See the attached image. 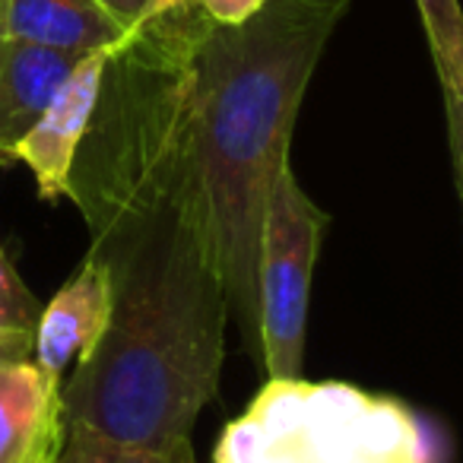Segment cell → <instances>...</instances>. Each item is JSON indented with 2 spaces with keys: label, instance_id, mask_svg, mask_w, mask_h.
Here are the masks:
<instances>
[{
  "label": "cell",
  "instance_id": "6da1fadb",
  "mask_svg": "<svg viewBox=\"0 0 463 463\" xmlns=\"http://www.w3.org/2000/svg\"><path fill=\"white\" fill-rule=\"evenodd\" d=\"M349 0H267L222 26L165 0L109 58L102 102L178 159L203 203L232 311L260 353L258 251L298 109Z\"/></svg>",
  "mask_w": 463,
  "mask_h": 463
},
{
  "label": "cell",
  "instance_id": "7a4b0ae2",
  "mask_svg": "<svg viewBox=\"0 0 463 463\" xmlns=\"http://www.w3.org/2000/svg\"><path fill=\"white\" fill-rule=\"evenodd\" d=\"M80 213L115 311L96 353L64 378V422L121 444L191 438L216 397L232 315L206 219L168 191L111 194Z\"/></svg>",
  "mask_w": 463,
  "mask_h": 463
},
{
  "label": "cell",
  "instance_id": "3957f363",
  "mask_svg": "<svg viewBox=\"0 0 463 463\" xmlns=\"http://www.w3.org/2000/svg\"><path fill=\"white\" fill-rule=\"evenodd\" d=\"M216 463H429V444L400 400L292 378L267 381L222 431Z\"/></svg>",
  "mask_w": 463,
  "mask_h": 463
},
{
  "label": "cell",
  "instance_id": "277c9868",
  "mask_svg": "<svg viewBox=\"0 0 463 463\" xmlns=\"http://www.w3.org/2000/svg\"><path fill=\"white\" fill-rule=\"evenodd\" d=\"M327 222L286 165L267 203L258 251V355L267 381L302 378L311 273Z\"/></svg>",
  "mask_w": 463,
  "mask_h": 463
},
{
  "label": "cell",
  "instance_id": "5b68a950",
  "mask_svg": "<svg viewBox=\"0 0 463 463\" xmlns=\"http://www.w3.org/2000/svg\"><path fill=\"white\" fill-rule=\"evenodd\" d=\"M115 52H92L73 67L71 77L61 83L48 109L39 121L29 128V134L10 149V159L23 162L33 172L39 197L48 203L71 200V175L77 153L90 134L92 115H96L102 80L109 58Z\"/></svg>",
  "mask_w": 463,
  "mask_h": 463
},
{
  "label": "cell",
  "instance_id": "8992f818",
  "mask_svg": "<svg viewBox=\"0 0 463 463\" xmlns=\"http://www.w3.org/2000/svg\"><path fill=\"white\" fill-rule=\"evenodd\" d=\"M111 311H115V289L109 267L86 254L83 267L42 308L33 346L35 362L64 384L67 374L83 365L105 340Z\"/></svg>",
  "mask_w": 463,
  "mask_h": 463
},
{
  "label": "cell",
  "instance_id": "52a82bcc",
  "mask_svg": "<svg viewBox=\"0 0 463 463\" xmlns=\"http://www.w3.org/2000/svg\"><path fill=\"white\" fill-rule=\"evenodd\" d=\"M61 381L35 355H0V463H54L64 444Z\"/></svg>",
  "mask_w": 463,
  "mask_h": 463
},
{
  "label": "cell",
  "instance_id": "ba28073f",
  "mask_svg": "<svg viewBox=\"0 0 463 463\" xmlns=\"http://www.w3.org/2000/svg\"><path fill=\"white\" fill-rule=\"evenodd\" d=\"M86 54L58 52L0 35V162L29 134Z\"/></svg>",
  "mask_w": 463,
  "mask_h": 463
},
{
  "label": "cell",
  "instance_id": "9c48e42d",
  "mask_svg": "<svg viewBox=\"0 0 463 463\" xmlns=\"http://www.w3.org/2000/svg\"><path fill=\"white\" fill-rule=\"evenodd\" d=\"M0 35L58 52H118L124 29L99 0H0Z\"/></svg>",
  "mask_w": 463,
  "mask_h": 463
},
{
  "label": "cell",
  "instance_id": "30bf717a",
  "mask_svg": "<svg viewBox=\"0 0 463 463\" xmlns=\"http://www.w3.org/2000/svg\"><path fill=\"white\" fill-rule=\"evenodd\" d=\"M54 463H197L191 438L172 444H121L96 431L67 425L64 444Z\"/></svg>",
  "mask_w": 463,
  "mask_h": 463
},
{
  "label": "cell",
  "instance_id": "8fae6325",
  "mask_svg": "<svg viewBox=\"0 0 463 463\" xmlns=\"http://www.w3.org/2000/svg\"><path fill=\"white\" fill-rule=\"evenodd\" d=\"M444 96L463 99V7L460 0H416Z\"/></svg>",
  "mask_w": 463,
  "mask_h": 463
},
{
  "label": "cell",
  "instance_id": "7c38bea8",
  "mask_svg": "<svg viewBox=\"0 0 463 463\" xmlns=\"http://www.w3.org/2000/svg\"><path fill=\"white\" fill-rule=\"evenodd\" d=\"M39 315L42 305L26 289L0 245V355H33Z\"/></svg>",
  "mask_w": 463,
  "mask_h": 463
},
{
  "label": "cell",
  "instance_id": "4fadbf2b",
  "mask_svg": "<svg viewBox=\"0 0 463 463\" xmlns=\"http://www.w3.org/2000/svg\"><path fill=\"white\" fill-rule=\"evenodd\" d=\"M206 16H213L222 26H239V23L251 20L267 0H197Z\"/></svg>",
  "mask_w": 463,
  "mask_h": 463
},
{
  "label": "cell",
  "instance_id": "5bb4252c",
  "mask_svg": "<svg viewBox=\"0 0 463 463\" xmlns=\"http://www.w3.org/2000/svg\"><path fill=\"white\" fill-rule=\"evenodd\" d=\"M99 4H102L124 29H137L149 14H156L165 0H99Z\"/></svg>",
  "mask_w": 463,
  "mask_h": 463
},
{
  "label": "cell",
  "instance_id": "9a60e30c",
  "mask_svg": "<svg viewBox=\"0 0 463 463\" xmlns=\"http://www.w3.org/2000/svg\"><path fill=\"white\" fill-rule=\"evenodd\" d=\"M444 111H448L450 156H454V168H457V178H460V194H463V99L444 96Z\"/></svg>",
  "mask_w": 463,
  "mask_h": 463
}]
</instances>
